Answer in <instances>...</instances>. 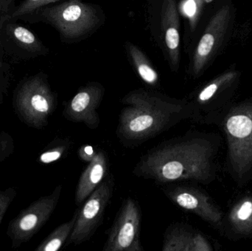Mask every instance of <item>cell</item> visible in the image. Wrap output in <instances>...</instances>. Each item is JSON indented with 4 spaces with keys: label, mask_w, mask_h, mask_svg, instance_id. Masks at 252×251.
<instances>
[{
    "label": "cell",
    "mask_w": 252,
    "mask_h": 251,
    "mask_svg": "<svg viewBox=\"0 0 252 251\" xmlns=\"http://www.w3.org/2000/svg\"><path fill=\"white\" fill-rule=\"evenodd\" d=\"M219 145L216 135L189 131L148 150L133 168V174L158 184L184 181L209 184L216 179Z\"/></svg>",
    "instance_id": "1"
},
{
    "label": "cell",
    "mask_w": 252,
    "mask_h": 251,
    "mask_svg": "<svg viewBox=\"0 0 252 251\" xmlns=\"http://www.w3.org/2000/svg\"><path fill=\"white\" fill-rule=\"evenodd\" d=\"M116 135L125 147L141 145L182 121L201 122L192 103L148 90L130 91L123 98Z\"/></svg>",
    "instance_id": "2"
},
{
    "label": "cell",
    "mask_w": 252,
    "mask_h": 251,
    "mask_svg": "<svg viewBox=\"0 0 252 251\" xmlns=\"http://www.w3.org/2000/svg\"><path fill=\"white\" fill-rule=\"evenodd\" d=\"M204 123L216 124L226 140V167L239 187L252 178V103L239 105L226 112L207 116Z\"/></svg>",
    "instance_id": "3"
},
{
    "label": "cell",
    "mask_w": 252,
    "mask_h": 251,
    "mask_svg": "<svg viewBox=\"0 0 252 251\" xmlns=\"http://www.w3.org/2000/svg\"><path fill=\"white\" fill-rule=\"evenodd\" d=\"M115 185L113 175L108 174L89 196L84 206L78 211V218L69 237V244H82L95 234L103 223L105 212L113 195Z\"/></svg>",
    "instance_id": "4"
},
{
    "label": "cell",
    "mask_w": 252,
    "mask_h": 251,
    "mask_svg": "<svg viewBox=\"0 0 252 251\" xmlns=\"http://www.w3.org/2000/svg\"><path fill=\"white\" fill-rule=\"evenodd\" d=\"M140 206L131 197L124 200L109 230L103 251H142Z\"/></svg>",
    "instance_id": "5"
},
{
    "label": "cell",
    "mask_w": 252,
    "mask_h": 251,
    "mask_svg": "<svg viewBox=\"0 0 252 251\" xmlns=\"http://www.w3.org/2000/svg\"><path fill=\"white\" fill-rule=\"evenodd\" d=\"M161 190L172 203L192 212L215 228L223 231V212L201 189L188 184H169Z\"/></svg>",
    "instance_id": "6"
},
{
    "label": "cell",
    "mask_w": 252,
    "mask_h": 251,
    "mask_svg": "<svg viewBox=\"0 0 252 251\" xmlns=\"http://www.w3.org/2000/svg\"><path fill=\"white\" fill-rule=\"evenodd\" d=\"M104 88L98 84H90L81 88L66 109V116L76 123H84L90 129H96L100 119L97 109L103 100Z\"/></svg>",
    "instance_id": "7"
},
{
    "label": "cell",
    "mask_w": 252,
    "mask_h": 251,
    "mask_svg": "<svg viewBox=\"0 0 252 251\" xmlns=\"http://www.w3.org/2000/svg\"><path fill=\"white\" fill-rule=\"evenodd\" d=\"M63 31L72 38H79L93 30L100 22L96 7L80 0H72L61 11Z\"/></svg>",
    "instance_id": "8"
},
{
    "label": "cell",
    "mask_w": 252,
    "mask_h": 251,
    "mask_svg": "<svg viewBox=\"0 0 252 251\" xmlns=\"http://www.w3.org/2000/svg\"><path fill=\"white\" fill-rule=\"evenodd\" d=\"M162 251H213V245L202 233L183 223L167 227L164 234Z\"/></svg>",
    "instance_id": "9"
},
{
    "label": "cell",
    "mask_w": 252,
    "mask_h": 251,
    "mask_svg": "<svg viewBox=\"0 0 252 251\" xmlns=\"http://www.w3.org/2000/svg\"><path fill=\"white\" fill-rule=\"evenodd\" d=\"M235 240L252 238V195L238 199L223 219V229Z\"/></svg>",
    "instance_id": "10"
},
{
    "label": "cell",
    "mask_w": 252,
    "mask_h": 251,
    "mask_svg": "<svg viewBox=\"0 0 252 251\" xmlns=\"http://www.w3.org/2000/svg\"><path fill=\"white\" fill-rule=\"evenodd\" d=\"M109 174V160L103 150L97 151L94 159L81 174L77 185L75 203L80 206L100 185Z\"/></svg>",
    "instance_id": "11"
},
{
    "label": "cell",
    "mask_w": 252,
    "mask_h": 251,
    "mask_svg": "<svg viewBox=\"0 0 252 251\" xmlns=\"http://www.w3.org/2000/svg\"><path fill=\"white\" fill-rule=\"evenodd\" d=\"M162 26L171 65L176 66L179 59L180 35L179 32V17L175 0L163 1Z\"/></svg>",
    "instance_id": "12"
},
{
    "label": "cell",
    "mask_w": 252,
    "mask_h": 251,
    "mask_svg": "<svg viewBox=\"0 0 252 251\" xmlns=\"http://www.w3.org/2000/svg\"><path fill=\"white\" fill-rule=\"evenodd\" d=\"M129 52L139 76L147 84L154 85L158 81L157 72L151 67L143 53L133 44L129 46Z\"/></svg>",
    "instance_id": "13"
},
{
    "label": "cell",
    "mask_w": 252,
    "mask_h": 251,
    "mask_svg": "<svg viewBox=\"0 0 252 251\" xmlns=\"http://www.w3.org/2000/svg\"><path fill=\"white\" fill-rule=\"evenodd\" d=\"M78 209L74 213L73 218L70 221L63 224L56 233V237H53L44 248L45 251H56L60 249L63 242L67 239V237L72 234V230L75 226L77 218H78Z\"/></svg>",
    "instance_id": "14"
},
{
    "label": "cell",
    "mask_w": 252,
    "mask_h": 251,
    "mask_svg": "<svg viewBox=\"0 0 252 251\" xmlns=\"http://www.w3.org/2000/svg\"><path fill=\"white\" fill-rule=\"evenodd\" d=\"M215 38L212 34L206 33L203 35L198 44L197 55L198 57H204L208 56L214 45Z\"/></svg>",
    "instance_id": "15"
},
{
    "label": "cell",
    "mask_w": 252,
    "mask_h": 251,
    "mask_svg": "<svg viewBox=\"0 0 252 251\" xmlns=\"http://www.w3.org/2000/svg\"><path fill=\"white\" fill-rule=\"evenodd\" d=\"M97 151H95L93 146L89 144H84L80 147L78 151V157L84 162L90 163L93 160L97 155Z\"/></svg>",
    "instance_id": "16"
},
{
    "label": "cell",
    "mask_w": 252,
    "mask_h": 251,
    "mask_svg": "<svg viewBox=\"0 0 252 251\" xmlns=\"http://www.w3.org/2000/svg\"><path fill=\"white\" fill-rule=\"evenodd\" d=\"M31 103H32V107L35 110L39 112H42V113H47L49 109H50V106H49V103L47 99L43 96L39 95V94L33 96L32 100H31Z\"/></svg>",
    "instance_id": "17"
},
{
    "label": "cell",
    "mask_w": 252,
    "mask_h": 251,
    "mask_svg": "<svg viewBox=\"0 0 252 251\" xmlns=\"http://www.w3.org/2000/svg\"><path fill=\"white\" fill-rule=\"evenodd\" d=\"M15 36L25 44H31L35 41V37L29 30L25 28L19 27L14 31Z\"/></svg>",
    "instance_id": "18"
},
{
    "label": "cell",
    "mask_w": 252,
    "mask_h": 251,
    "mask_svg": "<svg viewBox=\"0 0 252 251\" xmlns=\"http://www.w3.org/2000/svg\"><path fill=\"white\" fill-rule=\"evenodd\" d=\"M37 221H38V218L35 215H27L21 221V228L25 231L32 229L36 225Z\"/></svg>",
    "instance_id": "19"
},
{
    "label": "cell",
    "mask_w": 252,
    "mask_h": 251,
    "mask_svg": "<svg viewBox=\"0 0 252 251\" xmlns=\"http://www.w3.org/2000/svg\"><path fill=\"white\" fill-rule=\"evenodd\" d=\"M62 156V152L60 150H56V151L47 152L41 155V161L44 163H50V162H55L60 159Z\"/></svg>",
    "instance_id": "20"
},
{
    "label": "cell",
    "mask_w": 252,
    "mask_h": 251,
    "mask_svg": "<svg viewBox=\"0 0 252 251\" xmlns=\"http://www.w3.org/2000/svg\"><path fill=\"white\" fill-rule=\"evenodd\" d=\"M196 9L197 6L195 0H187L184 4V12L189 17H192L195 14Z\"/></svg>",
    "instance_id": "21"
},
{
    "label": "cell",
    "mask_w": 252,
    "mask_h": 251,
    "mask_svg": "<svg viewBox=\"0 0 252 251\" xmlns=\"http://www.w3.org/2000/svg\"><path fill=\"white\" fill-rule=\"evenodd\" d=\"M33 1H36V0H33Z\"/></svg>",
    "instance_id": "22"
}]
</instances>
